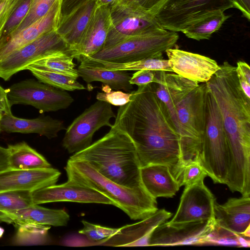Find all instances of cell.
<instances>
[{
	"label": "cell",
	"instance_id": "6da1fadb",
	"mask_svg": "<svg viewBox=\"0 0 250 250\" xmlns=\"http://www.w3.org/2000/svg\"><path fill=\"white\" fill-rule=\"evenodd\" d=\"M130 101L119 106L114 125L126 132L136 147L141 167L164 165L181 185L180 136L154 83L138 86Z\"/></svg>",
	"mask_w": 250,
	"mask_h": 250
},
{
	"label": "cell",
	"instance_id": "7a4b0ae2",
	"mask_svg": "<svg viewBox=\"0 0 250 250\" xmlns=\"http://www.w3.org/2000/svg\"><path fill=\"white\" fill-rule=\"evenodd\" d=\"M221 113L228 138L230 164L225 184L250 193V99L241 88L236 67L227 62L206 83Z\"/></svg>",
	"mask_w": 250,
	"mask_h": 250
},
{
	"label": "cell",
	"instance_id": "3957f363",
	"mask_svg": "<svg viewBox=\"0 0 250 250\" xmlns=\"http://www.w3.org/2000/svg\"><path fill=\"white\" fill-rule=\"evenodd\" d=\"M69 159L86 162L100 174L122 186L144 188L135 145L126 132L113 125L104 136Z\"/></svg>",
	"mask_w": 250,
	"mask_h": 250
},
{
	"label": "cell",
	"instance_id": "277c9868",
	"mask_svg": "<svg viewBox=\"0 0 250 250\" xmlns=\"http://www.w3.org/2000/svg\"><path fill=\"white\" fill-rule=\"evenodd\" d=\"M65 170L68 180L101 193L132 220L144 219L158 210L156 199L144 188H129L118 184L85 162L69 159Z\"/></svg>",
	"mask_w": 250,
	"mask_h": 250
},
{
	"label": "cell",
	"instance_id": "5b68a950",
	"mask_svg": "<svg viewBox=\"0 0 250 250\" xmlns=\"http://www.w3.org/2000/svg\"><path fill=\"white\" fill-rule=\"evenodd\" d=\"M208 88L198 84L176 105L180 128L181 164L199 162L206 123Z\"/></svg>",
	"mask_w": 250,
	"mask_h": 250
},
{
	"label": "cell",
	"instance_id": "8992f818",
	"mask_svg": "<svg viewBox=\"0 0 250 250\" xmlns=\"http://www.w3.org/2000/svg\"><path fill=\"white\" fill-rule=\"evenodd\" d=\"M199 163L214 183L225 184L230 164L228 138L219 109L208 90L206 127Z\"/></svg>",
	"mask_w": 250,
	"mask_h": 250
},
{
	"label": "cell",
	"instance_id": "52a82bcc",
	"mask_svg": "<svg viewBox=\"0 0 250 250\" xmlns=\"http://www.w3.org/2000/svg\"><path fill=\"white\" fill-rule=\"evenodd\" d=\"M178 39L177 32L165 29L136 35L82 60L123 63L149 58L162 59L163 53L173 48Z\"/></svg>",
	"mask_w": 250,
	"mask_h": 250
},
{
	"label": "cell",
	"instance_id": "ba28073f",
	"mask_svg": "<svg viewBox=\"0 0 250 250\" xmlns=\"http://www.w3.org/2000/svg\"><path fill=\"white\" fill-rule=\"evenodd\" d=\"M231 8L230 0H167L154 17L165 30L181 32L206 16Z\"/></svg>",
	"mask_w": 250,
	"mask_h": 250
},
{
	"label": "cell",
	"instance_id": "9c48e42d",
	"mask_svg": "<svg viewBox=\"0 0 250 250\" xmlns=\"http://www.w3.org/2000/svg\"><path fill=\"white\" fill-rule=\"evenodd\" d=\"M110 14L111 25L103 49L114 45L130 36L165 29L154 15L132 0H125L110 7Z\"/></svg>",
	"mask_w": 250,
	"mask_h": 250
},
{
	"label": "cell",
	"instance_id": "30bf717a",
	"mask_svg": "<svg viewBox=\"0 0 250 250\" xmlns=\"http://www.w3.org/2000/svg\"><path fill=\"white\" fill-rule=\"evenodd\" d=\"M111 105L97 100L78 116L66 128L62 146L69 153L82 151L92 144L95 132L101 127L113 126L110 120L115 118Z\"/></svg>",
	"mask_w": 250,
	"mask_h": 250
},
{
	"label": "cell",
	"instance_id": "8fae6325",
	"mask_svg": "<svg viewBox=\"0 0 250 250\" xmlns=\"http://www.w3.org/2000/svg\"><path fill=\"white\" fill-rule=\"evenodd\" d=\"M6 90L11 106L17 104L30 105L42 113L66 109L74 102L67 91L34 79L14 83Z\"/></svg>",
	"mask_w": 250,
	"mask_h": 250
},
{
	"label": "cell",
	"instance_id": "7c38bea8",
	"mask_svg": "<svg viewBox=\"0 0 250 250\" xmlns=\"http://www.w3.org/2000/svg\"><path fill=\"white\" fill-rule=\"evenodd\" d=\"M60 51L68 53L61 37L56 30L46 33L0 61V78L8 81L34 62Z\"/></svg>",
	"mask_w": 250,
	"mask_h": 250
},
{
	"label": "cell",
	"instance_id": "4fadbf2b",
	"mask_svg": "<svg viewBox=\"0 0 250 250\" xmlns=\"http://www.w3.org/2000/svg\"><path fill=\"white\" fill-rule=\"evenodd\" d=\"M215 224V220L180 223L165 222L153 230L149 246L205 245Z\"/></svg>",
	"mask_w": 250,
	"mask_h": 250
},
{
	"label": "cell",
	"instance_id": "5bb4252c",
	"mask_svg": "<svg viewBox=\"0 0 250 250\" xmlns=\"http://www.w3.org/2000/svg\"><path fill=\"white\" fill-rule=\"evenodd\" d=\"M215 203L214 196L205 185L204 180L186 186L177 210L169 222L180 223L214 220Z\"/></svg>",
	"mask_w": 250,
	"mask_h": 250
},
{
	"label": "cell",
	"instance_id": "9a60e30c",
	"mask_svg": "<svg viewBox=\"0 0 250 250\" xmlns=\"http://www.w3.org/2000/svg\"><path fill=\"white\" fill-rule=\"evenodd\" d=\"M34 204L73 202L113 205L112 202L101 193L69 180L61 185H53L32 191Z\"/></svg>",
	"mask_w": 250,
	"mask_h": 250
},
{
	"label": "cell",
	"instance_id": "2e32d148",
	"mask_svg": "<svg viewBox=\"0 0 250 250\" xmlns=\"http://www.w3.org/2000/svg\"><path fill=\"white\" fill-rule=\"evenodd\" d=\"M172 213L165 209L158 210L155 213L139 222L126 225L120 228L114 235L95 242L94 245L113 247L149 246L151 234L159 225L171 217Z\"/></svg>",
	"mask_w": 250,
	"mask_h": 250
},
{
	"label": "cell",
	"instance_id": "e0dca14e",
	"mask_svg": "<svg viewBox=\"0 0 250 250\" xmlns=\"http://www.w3.org/2000/svg\"><path fill=\"white\" fill-rule=\"evenodd\" d=\"M62 0H57L49 11L35 22L0 41V61L42 36L56 30L61 17Z\"/></svg>",
	"mask_w": 250,
	"mask_h": 250
},
{
	"label": "cell",
	"instance_id": "ac0fdd59",
	"mask_svg": "<svg viewBox=\"0 0 250 250\" xmlns=\"http://www.w3.org/2000/svg\"><path fill=\"white\" fill-rule=\"evenodd\" d=\"M166 53L173 72L198 83L208 82L220 68L215 60L198 54L173 48Z\"/></svg>",
	"mask_w": 250,
	"mask_h": 250
},
{
	"label": "cell",
	"instance_id": "d6986e66",
	"mask_svg": "<svg viewBox=\"0 0 250 250\" xmlns=\"http://www.w3.org/2000/svg\"><path fill=\"white\" fill-rule=\"evenodd\" d=\"M61 173L53 167L0 171V192L14 190L34 191L55 185Z\"/></svg>",
	"mask_w": 250,
	"mask_h": 250
},
{
	"label": "cell",
	"instance_id": "ffe728a7",
	"mask_svg": "<svg viewBox=\"0 0 250 250\" xmlns=\"http://www.w3.org/2000/svg\"><path fill=\"white\" fill-rule=\"evenodd\" d=\"M111 25L110 7L97 6L83 34L74 58L91 57L104 47Z\"/></svg>",
	"mask_w": 250,
	"mask_h": 250
},
{
	"label": "cell",
	"instance_id": "44dd1931",
	"mask_svg": "<svg viewBox=\"0 0 250 250\" xmlns=\"http://www.w3.org/2000/svg\"><path fill=\"white\" fill-rule=\"evenodd\" d=\"M97 6L96 0H89L68 14L61 16L56 31L64 42L68 53L74 59Z\"/></svg>",
	"mask_w": 250,
	"mask_h": 250
},
{
	"label": "cell",
	"instance_id": "7402d4cb",
	"mask_svg": "<svg viewBox=\"0 0 250 250\" xmlns=\"http://www.w3.org/2000/svg\"><path fill=\"white\" fill-rule=\"evenodd\" d=\"M214 216L217 225L243 236L250 227V195L231 198L222 205L216 202Z\"/></svg>",
	"mask_w": 250,
	"mask_h": 250
},
{
	"label": "cell",
	"instance_id": "603a6c76",
	"mask_svg": "<svg viewBox=\"0 0 250 250\" xmlns=\"http://www.w3.org/2000/svg\"><path fill=\"white\" fill-rule=\"evenodd\" d=\"M0 129L9 133H37L50 139L57 137L60 131L66 128L62 121L49 116L27 119L18 118L11 114L0 118Z\"/></svg>",
	"mask_w": 250,
	"mask_h": 250
},
{
	"label": "cell",
	"instance_id": "cb8c5ba5",
	"mask_svg": "<svg viewBox=\"0 0 250 250\" xmlns=\"http://www.w3.org/2000/svg\"><path fill=\"white\" fill-rule=\"evenodd\" d=\"M69 215L64 209L45 208L34 204L16 211L0 213V221L14 225L32 223L54 227L66 226Z\"/></svg>",
	"mask_w": 250,
	"mask_h": 250
},
{
	"label": "cell",
	"instance_id": "d4e9b609",
	"mask_svg": "<svg viewBox=\"0 0 250 250\" xmlns=\"http://www.w3.org/2000/svg\"><path fill=\"white\" fill-rule=\"evenodd\" d=\"M142 184L154 198L172 197L181 187L173 176L169 167L164 165H147L141 168Z\"/></svg>",
	"mask_w": 250,
	"mask_h": 250
},
{
	"label": "cell",
	"instance_id": "484cf974",
	"mask_svg": "<svg viewBox=\"0 0 250 250\" xmlns=\"http://www.w3.org/2000/svg\"><path fill=\"white\" fill-rule=\"evenodd\" d=\"M79 76L87 83L98 81L108 85L111 89L130 91L132 85L129 83L130 75L125 71L108 70L99 66L80 65L77 69Z\"/></svg>",
	"mask_w": 250,
	"mask_h": 250
},
{
	"label": "cell",
	"instance_id": "4316f807",
	"mask_svg": "<svg viewBox=\"0 0 250 250\" xmlns=\"http://www.w3.org/2000/svg\"><path fill=\"white\" fill-rule=\"evenodd\" d=\"M6 148L9 169L31 170L52 167L42 155L24 142L8 145Z\"/></svg>",
	"mask_w": 250,
	"mask_h": 250
},
{
	"label": "cell",
	"instance_id": "83f0119b",
	"mask_svg": "<svg viewBox=\"0 0 250 250\" xmlns=\"http://www.w3.org/2000/svg\"><path fill=\"white\" fill-rule=\"evenodd\" d=\"M80 65L99 66L108 70L125 71L149 70L173 72L169 66L168 60H165L163 58H149L137 61L123 63L83 59L80 61Z\"/></svg>",
	"mask_w": 250,
	"mask_h": 250
},
{
	"label": "cell",
	"instance_id": "f1b7e54d",
	"mask_svg": "<svg viewBox=\"0 0 250 250\" xmlns=\"http://www.w3.org/2000/svg\"><path fill=\"white\" fill-rule=\"evenodd\" d=\"M229 17L224 12L213 13L189 24L181 32L188 38L197 41L208 40Z\"/></svg>",
	"mask_w": 250,
	"mask_h": 250
},
{
	"label": "cell",
	"instance_id": "f546056e",
	"mask_svg": "<svg viewBox=\"0 0 250 250\" xmlns=\"http://www.w3.org/2000/svg\"><path fill=\"white\" fill-rule=\"evenodd\" d=\"M73 59L74 58L68 52L60 51L41 59L30 65L59 73L77 80L79 76L77 69L75 68V64L73 62Z\"/></svg>",
	"mask_w": 250,
	"mask_h": 250
},
{
	"label": "cell",
	"instance_id": "4dcf8cb0",
	"mask_svg": "<svg viewBox=\"0 0 250 250\" xmlns=\"http://www.w3.org/2000/svg\"><path fill=\"white\" fill-rule=\"evenodd\" d=\"M15 226L17 228L13 241L15 245H42L47 241L50 226L32 223L17 224Z\"/></svg>",
	"mask_w": 250,
	"mask_h": 250
},
{
	"label": "cell",
	"instance_id": "1f68e13d",
	"mask_svg": "<svg viewBox=\"0 0 250 250\" xmlns=\"http://www.w3.org/2000/svg\"><path fill=\"white\" fill-rule=\"evenodd\" d=\"M25 69L29 70L39 81L59 89L69 91L85 89L76 79L59 73L31 65Z\"/></svg>",
	"mask_w": 250,
	"mask_h": 250
},
{
	"label": "cell",
	"instance_id": "d6a6232c",
	"mask_svg": "<svg viewBox=\"0 0 250 250\" xmlns=\"http://www.w3.org/2000/svg\"><path fill=\"white\" fill-rule=\"evenodd\" d=\"M33 205L32 191L14 190L0 192V213L16 211Z\"/></svg>",
	"mask_w": 250,
	"mask_h": 250
},
{
	"label": "cell",
	"instance_id": "836d02e7",
	"mask_svg": "<svg viewBox=\"0 0 250 250\" xmlns=\"http://www.w3.org/2000/svg\"><path fill=\"white\" fill-rule=\"evenodd\" d=\"M250 242L249 238L231 232L215 223L213 229L207 238L206 244L249 247Z\"/></svg>",
	"mask_w": 250,
	"mask_h": 250
},
{
	"label": "cell",
	"instance_id": "e575fe53",
	"mask_svg": "<svg viewBox=\"0 0 250 250\" xmlns=\"http://www.w3.org/2000/svg\"><path fill=\"white\" fill-rule=\"evenodd\" d=\"M31 0H20L6 22L0 36V41L13 35L26 18Z\"/></svg>",
	"mask_w": 250,
	"mask_h": 250
},
{
	"label": "cell",
	"instance_id": "d590c367",
	"mask_svg": "<svg viewBox=\"0 0 250 250\" xmlns=\"http://www.w3.org/2000/svg\"><path fill=\"white\" fill-rule=\"evenodd\" d=\"M56 0H31L30 8L26 18L13 34L22 30L44 16Z\"/></svg>",
	"mask_w": 250,
	"mask_h": 250
},
{
	"label": "cell",
	"instance_id": "8d00e7d4",
	"mask_svg": "<svg viewBox=\"0 0 250 250\" xmlns=\"http://www.w3.org/2000/svg\"><path fill=\"white\" fill-rule=\"evenodd\" d=\"M83 228L79 230V233L86 236L91 241L90 246L93 243L102 240L116 233L119 228H111L90 223L83 220Z\"/></svg>",
	"mask_w": 250,
	"mask_h": 250
},
{
	"label": "cell",
	"instance_id": "74e56055",
	"mask_svg": "<svg viewBox=\"0 0 250 250\" xmlns=\"http://www.w3.org/2000/svg\"><path fill=\"white\" fill-rule=\"evenodd\" d=\"M103 92H98L97 100L102 101L115 106H122L130 101L131 93H125L120 90H112L108 85H102Z\"/></svg>",
	"mask_w": 250,
	"mask_h": 250
},
{
	"label": "cell",
	"instance_id": "f35d334b",
	"mask_svg": "<svg viewBox=\"0 0 250 250\" xmlns=\"http://www.w3.org/2000/svg\"><path fill=\"white\" fill-rule=\"evenodd\" d=\"M207 176V173L199 163H190L184 168L181 186H191L204 180Z\"/></svg>",
	"mask_w": 250,
	"mask_h": 250
},
{
	"label": "cell",
	"instance_id": "ab89813d",
	"mask_svg": "<svg viewBox=\"0 0 250 250\" xmlns=\"http://www.w3.org/2000/svg\"><path fill=\"white\" fill-rule=\"evenodd\" d=\"M20 0H0V34Z\"/></svg>",
	"mask_w": 250,
	"mask_h": 250
},
{
	"label": "cell",
	"instance_id": "60d3db41",
	"mask_svg": "<svg viewBox=\"0 0 250 250\" xmlns=\"http://www.w3.org/2000/svg\"><path fill=\"white\" fill-rule=\"evenodd\" d=\"M155 76L154 71L149 70H139L134 73L129 80L130 84L138 86L154 83Z\"/></svg>",
	"mask_w": 250,
	"mask_h": 250
},
{
	"label": "cell",
	"instance_id": "b9f144b4",
	"mask_svg": "<svg viewBox=\"0 0 250 250\" xmlns=\"http://www.w3.org/2000/svg\"><path fill=\"white\" fill-rule=\"evenodd\" d=\"M138 3L147 11L155 15L167 0H132Z\"/></svg>",
	"mask_w": 250,
	"mask_h": 250
},
{
	"label": "cell",
	"instance_id": "7bdbcfd3",
	"mask_svg": "<svg viewBox=\"0 0 250 250\" xmlns=\"http://www.w3.org/2000/svg\"><path fill=\"white\" fill-rule=\"evenodd\" d=\"M11 107L7 90L0 85V118L3 115L11 114Z\"/></svg>",
	"mask_w": 250,
	"mask_h": 250
},
{
	"label": "cell",
	"instance_id": "ee69618b",
	"mask_svg": "<svg viewBox=\"0 0 250 250\" xmlns=\"http://www.w3.org/2000/svg\"><path fill=\"white\" fill-rule=\"evenodd\" d=\"M236 72L238 81H246L250 83V67L246 62H237Z\"/></svg>",
	"mask_w": 250,
	"mask_h": 250
},
{
	"label": "cell",
	"instance_id": "f6af8a7d",
	"mask_svg": "<svg viewBox=\"0 0 250 250\" xmlns=\"http://www.w3.org/2000/svg\"><path fill=\"white\" fill-rule=\"evenodd\" d=\"M89 0H62V4L61 16H65L77 7Z\"/></svg>",
	"mask_w": 250,
	"mask_h": 250
},
{
	"label": "cell",
	"instance_id": "bcb514c9",
	"mask_svg": "<svg viewBox=\"0 0 250 250\" xmlns=\"http://www.w3.org/2000/svg\"><path fill=\"white\" fill-rule=\"evenodd\" d=\"M233 8L238 9L248 21L250 19V0H230Z\"/></svg>",
	"mask_w": 250,
	"mask_h": 250
},
{
	"label": "cell",
	"instance_id": "7dc6e473",
	"mask_svg": "<svg viewBox=\"0 0 250 250\" xmlns=\"http://www.w3.org/2000/svg\"><path fill=\"white\" fill-rule=\"evenodd\" d=\"M9 169L6 148L0 146V171Z\"/></svg>",
	"mask_w": 250,
	"mask_h": 250
},
{
	"label": "cell",
	"instance_id": "c3c4849f",
	"mask_svg": "<svg viewBox=\"0 0 250 250\" xmlns=\"http://www.w3.org/2000/svg\"><path fill=\"white\" fill-rule=\"evenodd\" d=\"M125 0H96L97 5L99 6H107L112 7L117 5Z\"/></svg>",
	"mask_w": 250,
	"mask_h": 250
},
{
	"label": "cell",
	"instance_id": "681fc988",
	"mask_svg": "<svg viewBox=\"0 0 250 250\" xmlns=\"http://www.w3.org/2000/svg\"><path fill=\"white\" fill-rule=\"evenodd\" d=\"M4 232V229L0 227V238L2 237Z\"/></svg>",
	"mask_w": 250,
	"mask_h": 250
},
{
	"label": "cell",
	"instance_id": "f907efd6",
	"mask_svg": "<svg viewBox=\"0 0 250 250\" xmlns=\"http://www.w3.org/2000/svg\"><path fill=\"white\" fill-rule=\"evenodd\" d=\"M1 34H0V38Z\"/></svg>",
	"mask_w": 250,
	"mask_h": 250
},
{
	"label": "cell",
	"instance_id": "816d5d0a",
	"mask_svg": "<svg viewBox=\"0 0 250 250\" xmlns=\"http://www.w3.org/2000/svg\"><path fill=\"white\" fill-rule=\"evenodd\" d=\"M0 131H1V130H0Z\"/></svg>",
	"mask_w": 250,
	"mask_h": 250
}]
</instances>
